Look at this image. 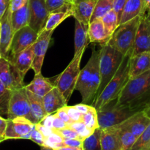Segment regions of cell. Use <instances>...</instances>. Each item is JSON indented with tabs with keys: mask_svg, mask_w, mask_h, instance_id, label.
I'll use <instances>...</instances> for the list:
<instances>
[{
	"mask_svg": "<svg viewBox=\"0 0 150 150\" xmlns=\"http://www.w3.org/2000/svg\"><path fill=\"white\" fill-rule=\"evenodd\" d=\"M124 57L125 56L121 52L109 44L101 45L99 56L100 84L98 89L96 98L102 93L108 82L112 79L114 75L118 71L124 59Z\"/></svg>",
	"mask_w": 150,
	"mask_h": 150,
	"instance_id": "obj_3",
	"label": "cell"
},
{
	"mask_svg": "<svg viewBox=\"0 0 150 150\" xmlns=\"http://www.w3.org/2000/svg\"><path fill=\"white\" fill-rule=\"evenodd\" d=\"M144 111L145 112H146V114L150 117V103L148 104V105L145 108V109L144 110Z\"/></svg>",
	"mask_w": 150,
	"mask_h": 150,
	"instance_id": "obj_53",
	"label": "cell"
},
{
	"mask_svg": "<svg viewBox=\"0 0 150 150\" xmlns=\"http://www.w3.org/2000/svg\"><path fill=\"white\" fill-rule=\"evenodd\" d=\"M114 0H98L91 18V21L96 19H101L108 12L113 10Z\"/></svg>",
	"mask_w": 150,
	"mask_h": 150,
	"instance_id": "obj_28",
	"label": "cell"
},
{
	"mask_svg": "<svg viewBox=\"0 0 150 150\" xmlns=\"http://www.w3.org/2000/svg\"><path fill=\"white\" fill-rule=\"evenodd\" d=\"M149 124L150 117L144 111H141L133 114L121 124L116 126L120 128L129 130L138 139Z\"/></svg>",
	"mask_w": 150,
	"mask_h": 150,
	"instance_id": "obj_15",
	"label": "cell"
},
{
	"mask_svg": "<svg viewBox=\"0 0 150 150\" xmlns=\"http://www.w3.org/2000/svg\"><path fill=\"white\" fill-rule=\"evenodd\" d=\"M98 0H73L72 11L76 21L89 24Z\"/></svg>",
	"mask_w": 150,
	"mask_h": 150,
	"instance_id": "obj_16",
	"label": "cell"
},
{
	"mask_svg": "<svg viewBox=\"0 0 150 150\" xmlns=\"http://www.w3.org/2000/svg\"><path fill=\"white\" fill-rule=\"evenodd\" d=\"M142 1L143 3L144 11L150 16V0H142Z\"/></svg>",
	"mask_w": 150,
	"mask_h": 150,
	"instance_id": "obj_51",
	"label": "cell"
},
{
	"mask_svg": "<svg viewBox=\"0 0 150 150\" xmlns=\"http://www.w3.org/2000/svg\"><path fill=\"white\" fill-rule=\"evenodd\" d=\"M7 116L9 120L21 117L28 119L34 124L38 123L32 114L25 86L12 90Z\"/></svg>",
	"mask_w": 150,
	"mask_h": 150,
	"instance_id": "obj_7",
	"label": "cell"
},
{
	"mask_svg": "<svg viewBox=\"0 0 150 150\" xmlns=\"http://www.w3.org/2000/svg\"><path fill=\"white\" fill-rule=\"evenodd\" d=\"M88 35L90 42L99 43L100 45L107 44L111 39V37L105 30L102 19H96L89 23Z\"/></svg>",
	"mask_w": 150,
	"mask_h": 150,
	"instance_id": "obj_22",
	"label": "cell"
},
{
	"mask_svg": "<svg viewBox=\"0 0 150 150\" xmlns=\"http://www.w3.org/2000/svg\"><path fill=\"white\" fill-rule=\"evenodd\" d=\"M146 51H150V16L145 13L142 15L132 57Z\"/></svg>",
	"mask_w": 150,
	"mask_h": 150,
	"instance_id": "obj_13",
	"label": "cell"
},
{
	"mask_svg": "<svg viewBox=\"0 0 150 150\" xmlns=\"http://www.w3.org/2000/svg\"><path fill=\"white\" fill-rule=\"evenodd\" d=\"M142 16L121 23L111 37L108 44L114 47L124 56L133 55L136 33Z\"/></svg>",
	"mask_w": 150,
	"mask_h": 150,
	"instance_id": "obj_4",
	"label": "cell"
},
{
	"mask_svg": "<svg viewBox=\"0 0 150 150\" xmlns=\"http://www.w3.org/2000/svg\"><path fill=\"white\" fill-rule=\"evenodd\" d=\"M150 141V124L146 127L144 133L137 139L130 150H141Z\"/></svg>",
	"mask_w": 150,
	"mask_h": 150,
	"instance_id": "obj_36",
	"label": "cell"
},
{
	"mask_svg": "<svg viewBox=\"0 0 150 150\" xmlns=\"http://www.w3.org/2000/svg\"><path fill=\"white\" fill-rule=\"evenodd\" d=\"M4 141H5V139H4L3 136H0V143H1L2 142H4Z\"/></svg>",
	"mask_w": 150,
	"mask_h": 150,
	"instance_id": "obj_56",
	"label": "cell"
},
{
	"mask_svg": "<svg viewBox=\"0 0 150 150\" xmlns=\"http://www.w3.org/2000/svg\"><path fill=\"white\" fill-rule=\"evenodd\" d=\"M54 150H83V147H72V146H64L62 147L57 148Z\"/></svg>",
	"mask_w": 150,
	"mask_h": 150,
	"instance_id": "obj_52",
	"label": "cell"
},
{
	"mask_svg": "<svg viewBox=\"0 0 150 150\" xmlns=\"http://www.w3.org/2000/svg\"><path fill=\"white\" fill-rule=\"evenodd\" d=\"M150 103V70L129 79L116 100L118 105L130 106L137 111H144Z\"/></svg>",
	"mask_w": 150,
	"mask_h": 150,
	"instance_id": "obj_1",
	"label": "cell"
},
{
	"mask_svg": "<svg viewBox=\"0 0 150 150\" xmlns=\"http://www.w3.org/2000/svg\"><path fill=\"white\" fill-rule=\"evenodd\" d=\"M67 127H68V125L62 120H61L59 117H57L55 114V117H54V121H53V129L54 130H62Z\"/></svg>",
	"mask_w": 150,
	"mask_h": 150,
	"instance_id": "obj_43",
	"label": "cell"
},
{
	"mask_svg": "<svg viewBox=\"0 0 150 150\" xmlns=\"http://www.w3.org/2000/svg\"><path fill=\"white\" fill-rule=\"evenodd\" d=\"M83 141L81 139H64V146H72V147H82L83 146Z\"/></svg>",
	"mask_w": 150,
	"mask_h": 150,
	"instance_id": "obj_46",
	"label": "cell"
},
{
	"mask_svg": "<svg viewBox=\"0 0 150 150\" xmlns=\"http://www.w3.org/2000/svg\"><path fill=\"white\" fill-rule=\"evenodd\" d=\"M54 130V129H53ZM54 132H56L57 133H58L59 135L62 136L64 139H81L80 136L79 135V133L76 131H75L73 129L70 128V127H67L64 129H62V130H54ZM83 141V140H82Z\"/></svg>",
	"mask_w": 150,
	"mask_h": 150,
	"instance_id": "obj_37",
	"label": "cell"
},
{
	"mask_svg": "<svg viewBox=\"0 0 150 150\" xmlns=\"http://www.w3.org/2000/svg\"><path fill=\"white\" fill-rule=\"evenodd\" d=\"M63 142H64V139L58 133L54 132V133L52 134H51L48 138L45 139L44 146H48V147L55 149L57 148L64 146V144Z\"/></svg>",
	"mask_w": 150,
	"mask_h": 150,
	"instance_id": "obj_35",
	"label": "cell"
},
{
	"mask_svg": "<svg viewBox=\"0 0 150 150\" xmlns=\"http://www.w3.org/2000/svg\"><path fill=\"white\" fill-rule=\"evenodd\" d=\"M145 13L142 0H127L122 13L120 24L142 16Z\"/></svg>",
	"mask_w": 150,
	"mask_h": 150,
	"instance_id": "obj_25",
	"label": "cell"
},
{
	"mask_svg": "<svg viewBox=\"0 0 150 150\" xmlns=\"http://www.w3.org/2000/svg\"><path fill=\"white\" fill-rule=\"evenodd\" d=\"M34 45V44H33ZM28 47L23 51L19 53L14 58L9 59L18 70L21 76L24 79L25 75L26 74L29 69L32 68L34 61V45Z\"/></svg>",
	"mask_w": 150,
	"mask_h": 150,
	"instance_id": "obj_19",
	"label": "cell"
},
{
	"mask_svg": "<svg viewBox=\"0 0 150 150\" xmlns=\"http://www.w3.org/2000/svg\"><path fill=\"white\" fill-rule=\"evenodd\" d=\"M89 25L85 24L82 22L76 20L75 23V54L74 56H78L83 54L86 47L90 42L88 35Z\"/></svg>",
	"mask_w": 150,
	"mask_h": 150,
	"instance_id": "obj_20",
	"label": "cell"
},
{
	"mask_svg": "<svg viewBox=\"0 0 150 150\" xmlns=\"http://www.w3.org/2000/svg\"><path fill=\"white\" fill-rule=\"evenodd\" d=\"M11 92L0 81V115H7Z\"/></svg>",
	"mask_w": 150,
	"mask_h": 150,
	"instance_id": "obj_32",
	"label": "cell"
},
{
	"mask_svg": "<svg viewBox=\"0 0 150 150\" xmlns=\"http://www.w3.org/2000/svg\"><path fill=\"white\" fill-rule=\"evenodd\" d=\"M119 130L120 138V150H130L134 145L137 138L129 130H125L115 126Z\"/></svg>",
	"mask_w": 150,
	"mask_h": 150,
	"instance_id": "obj_31",
	"label": "cell"
},
{
	"mask_svg": "<svg viewBox=\"0 0 150 150\" xmlns=\"http://www.w3.org/2000/svg\"><path fill=\"white\" fill-rule=\"evenodd\" d=\"M12 11L9 7L0 19L1 23V41H0V54L4 58L8 59L10 48L13 40L14 32L12 26Z\"/></svg>",
	"mask_w": 150,
	"mask_h": 150,
	"instance_id": "obj_14",
	"label": "cell"
},
{
	"mask_svg": "<svg viewBox=\"0 0 150 150\" xmlns=\"http://www.w3.org/2000/svg\"><path fill=\"white\" fill-rule=\"evenodd\" d=\"M41 150H54L52 148L48 147V146H41Z\"/></svg>",
	"mask_w": 150,
	"mask_h": 150,
	"instance_id": "obj_55",
	"label": "cell"
},
{
	"mask_svg": "<svg viewBox=\"0 0 150 150\" xmlns=\"http://www.w3.org/2000/svg\"><path fill=\"white\" fill-rule=\"evenodd\" d=\"M68 127L77 132L79 136H80L81 139L83 141L87 137H89V136H91L93 133V132L95 131V130L89 128L82 121L73 122L70 125H68Z\"/></svg>",
	"mask_w": 150,
	"mask_h": 150,
	"instance_id": "obj_34",
	"label": "cell"
},
{
	"mask_svg": "<svg viewBox=\"0 0 150 150\" xmlns=\"http://www.w3.org/2000/svg\"><path fill=\"white\" fill-rule=\"evenodd\" d=\"M101 130L97 128L91 136L85 139L83 142V150H101Z\"/></svg>",
	"mask_w": 150,
	"mask_h": 150,
	"instance_id": "obj_30",
	"label": "cell"
},
{
	"mask_svg": "<svg viewBox=\"0 0 150 150\" xmlns=\"http://www.w3.org/2000/svg\"><path fill=\"white\" fill-rule=\"evenodd\" d=\"M39 34L29 26H26L15 32L10 48L8 59H12L16 55L28 47L33 45Z\"/></svg>",
	"mask_w": 150,
	"mask_h": 150,
	"instance_id": "obj_8",
	"label": "cell"
},
{
	"mask_svg": "<svg viewBox=\"0 0 150 150\" xmlns=\"http://www.w3.org/2000/svg\"><path fill=\"white\" fill-rule=\"evenodd\" d=\"M35 127H36V128L42 133V136H44L45 139L48 138L50 135L52 134V133H54V130H53L52 128H49V127H45V125H43L40 122L35 124Z\"/></svg>",
	"mask_w": 150,
	"mask_h": 150,
	"instance_id": "obj_42",
	"label": "cell"
},
{
	"mask_svg": "<svg viewBox=\"0 0 150 150\" xmlns=\"http://www.w3.org/2000/svg\"><path fill=\"white\" fill-rule=\"evenodd\" d=\"M35 124L25 117H16L9 120L4 133V139H29L31 133Z\"/></svg>",
	"mask_w": 150,
	"mask_h": 150,
	"instance_id": "obj_9",
	"label": "cell"
},
{
	"mask_svg": "<svg viewBox=\"0 0 150 150\" xmlns=\"http://www.w3.org/2000/svg\"><path fill=\"white\" fill-rule=\"evenodd\" d=\"M82 114H85L89 111L91 108V105H87V104H85L81 103H79V104H76V105H74Z\"/></svg>",
	"mask_w": 150,
	"mask_h": 150,
	"instance_id": "obj_49",
	"label": "cell"
},
{
	"mask_svg": "<svg viewBox=\"0 0 150 150\" xmlns=\"http://www.w3.org/2000/svg\"><path fill=\"white\" fill-rule=\"evenodd\" d=\"M0 81L11 91L24 86L23 79L18 70L8 59L4 57L0 59Z\"/></svg>",
	"mask_w": 150,
	"mask_h": 150,
	"instance_id": "obj_11",
	"label": "cell"
},
{
	"mask_svg": "<svg viewBox=\"0 0 150 150\" xmlns=\"http://www.w3.org/2000/svg\"><path fill=\"white\" fill-rule=\"evenodd\" d=\"M10 0H0V19L10 7Z\"/></svg>",
	"mask_w": 150,
	"mask_h": 150,
	"instance_id": "obj_48",
	"label": "cell"
},
{
	"mask_svg": "<svg viewBox=\"0 0 150 150\" xmlns=\"http://www.w3.org/2000/svg\"><path fill=\"white\" fill-rule=\"evenodd\" d=\"M26 93H27L28 98H29V103H30L32 114L35 116L37 122H40L48 115L45 110L42 98H40L28 90H26Z\"/></svg>",
	"mask_w": 150,
	"mask_h": 150,
	"instance_id": "obj_27",
	"label": "cell"
},
{
	"mask_svg": "<svg viewBox=\"0 0 150 150\" xmlns=\"http://www.w3.org/2000/svg\"><path fill=\"white\" fill-rule=\"evenodd\" d=\"M55 86V83H52L49 79L43 77L41 73H39V74H35L33 80L31 81L30 83L25 86V88L26 90L32 92L35 95L40 98H43Z\"/></svg>",
	"mask_w": 150,
	"mask_h": 150,
	"instance_id": "obj_21",
	"label": "cell"
},
{
	"mask_svg": "<svg viewBox=\"0 0 150 150\" xmlns=\"http://www.w3.org/2000/svg\"><path fill=\"white\" fill-rule=\"evenodd\" d=\"M64 107V108H61V109L58 110V111H57L55 114L57 117H59L60 119H61V120H62L63 121L65 122L67 125H70V123L73 122V121H72L71 119H70V117H69L68 114H67V111H66V109Z\"/></svg>",
	"mask_w": 150,
	"mask_h": 150,
	"instance_id": "obj_44",
	"label": "cell"
},
{
	"mask_svg": "<svg viewBox=\"0 0 150 150\" xmlns=\"http://www.w3.org/2000/svg\"><path fill=\"white\" fill-rule=\"evenodd\" d=\"M72 1L73 0H45L47 7L50 13L66 4H71Z\"/></svg>",
	"mask_w": 150,
	"mask_h": 150,
	"instance_id": "obj_38",
	"label": "cell"
},
{
	"mask_svg": "<svg viewBox=\"0 0 150 150\" xmlns=\"http://www.w3.org/2000/svg\"><path fill=\"white\" fill-rule=\"evenodd\" d=\"M101 19H102V21L103 23V25L105 26L107 33H108V35L110 37H111V35L114 34V32H115L116 29H117V27L120 24L118 16L112 10L110 12H108Z\"/></svg>",
	"mask_w": 150,
	"mask_h": 150,
	"instance_id": "obj_29",
	"label": "cell"
},
{
	"mask_svg": "<svg viewBox=\"0 0 150 150\" xmlns=\"http://www.w3.org/2000/svg\"><path fill=\"white\" fill-rule=\"evenodd\" d=\"M1 57H1V54H0V59H1Z\"/></svg>",
	"mask_w": 150,
	"mask_h": 150,
	"instance_id": "obj_58",
	"label": "cell"
},
{
	"mask_svg": "<svg viewBox=\"0 0 150 150\" xmlns=\"http://www.w3.org/2000/svg\"><path fill=\"white\" fill-rule=\"evenodd\" d=\"M11 20L14 33L24 26H29L30 20L29 1L20 9L12 12Z\"/></svg>",
	"mask_w": 150,
	"mask_h": 150,
	"instance_id": "obj_26",
	"label": "cell"
},
{
	"mask_svg": "<svg viewBox=\"0 0 150 150\" xmlns=\"http://www.w3.org/2000/svg\"><path fill=\"white\" fill-rule=\"evenodd\" d=\"M45 110L48 114H54L67 105V102L57 86L42 98Z\"/></svg>",
	"mask_w": 150,
	"mask_h": 150,
	"instance_id": "obj_17",
	"label": "cell"
},
{
	"mask_svg": "<svg viewBox=\"0 0 150 150\" xmlns=\"http://www.w3.org/2000/svg\"><path fill=\"white\" fill-rule=\"evenodd\" d=\"M0 41H1V23H0Z\"/></svg>",
	"mask_w": 150,
	"mask_h": 150,
	"instance_id": "obj_57",
	"label": "cell"
},
{
	"mask_svg": "<svg viewBox=\"0 0 150 150\" xmlns=\"http://www.w3.org/2000/svg\"><path fill=\"white\" fill-rule=\"evenodd\" d=\"M70 16H73L72 3L51 12L43 30H54L62 22Z\"/></svg>",
	"mask_w": 150,
	"mask_h": 150,
	"instance_id": "obj_24",
	"label": "cell"
},
{
	"mask_svg": "<svg viewBox=\"0 0 150 150\" xmlns=\"http://www.w3.org/2000/svg\"><path fill=\"white\" fill-rule=\"evenodd\" d=\"M65 109L67 111V114H68L69 117L71 119L73 122H81L82 121L83 119V114L74 106H69V105H66Z\"/></svg>",
	"mask_w": 150,
	"mask_h": 150,
	"instance_id": "obj_39",
	"label": "cell"
},
{
	"mask_svg": "<svg viewBox=\"0 0 150 150\" xmlns=\"http://www.w3.org/2000/svg\"><path fill=\"white\" fill-rule=\"evenodd\" d=\"M141 150H150V141L149 142H148L147 144L146 145V146H144V148H142Z\"/></svg>",
	"mask_w": 150,
	"mask_h": 150,
	"instance_id": "obj_54",
	"label": "cell"
},
{
	"mask_svg": "<svg viewBox=\"0 0 150 150\" xmlns=\"http://www.w3.org/2000/svg\"><path fill=\"white\" fill-rule=\"evenodd\" d=\"M31 28L40 33L45 28L50 12L46 5L45 0H29Z\"/></svg>",
	"mask_w": 150,
	"mask_h": 150,
	"instance_id": "obj_10",
	"label": "cell"
},
{
	"mask_svg": "<svg viewBox=\"0 0 150 150\" xmlns=\"http://www.w3.org/2000/svg\"><path fill=\"white\" fill-rule=\"evenodd\" d=\"M83 54L74 56L72 61L64 71L58 76L55 81V85L60 91L64 98L68 102L76 89V83L81 73L80 64Z\"/></svg>",
	"mask_w": 150,
	"mask_h": 150,
	"instance_id": "obj_6",
	"label": "cell"
},
{
	"mask_svg": "<svg viewBox=\"0 0 150 150\" xmlns=\"http://www.w3.org/2000/svg\"><path fill=\"white\" fill-rule=\"evenodd\" d=\"M7 125V119H4L0 115V136L4 137L5 133L6 127Z\"/></svg>",
	"mask_w": 150,
	"mask_h": 150,
	"instance_id": "obj_50",
	"label": "cell"
},
{
	"mask_svg": "<svg viewBox=\"0 0 150 150\" xmlns=\"http://www.w3.org/2000/svg\"><path fill=\"white\" fill-rule=\"evenodd\" d=\"M82 122L89 128L92 129L93 130H96L97 128H99L98 111H97V109L93 105H91L89 111L86 114H83Z\"/></svg>",
	"mask_w": 150,
	"mask_h": 150,
	"instance_id": "obj_33",
	"label": "cell"
},
{
	"mask_svg": "<svg viewBox=\"0 0 150 150\" xmlns=\"http://www.w3.org/2000/svg\"><path fill=\"white\" fill-rule=\"evenodd\" d=\"M116 100H113L98 110L99 127L100 129L108 128L121 124L131 116L139 112L130 106L118 105Z\"/></svg>",
	"mask_w": 150,
	"mask_h": 150,
	"instance_id": "obj_5",
	"label": "cell"
},
{
	"mask_svg": "<svg viewBox=\"0 0 150 150\" xmlns=\"http://www.w3.org/2000/svg\"><path fill=\"white\" fill-rule=\"evenodd\" d=\"M54 30H42L34 43V61L32 69L35 74L41 73L45 54L49 46L51 37Z\"/></svg>",
	"mask_w": 150,
	"mask_h": 150,
	"instance_id": "obj_12",
	"label": "cell"
},
{
	"mask_svg": "<svg viewBox=\"0 0 150 150\" xmlns=\"http://www.w3.org/2000/svg\"><path fill=\"white\" fill-rule=\"evenodd\" d=\"M30 140L32 141L33 142L36 143L37 144H38L40 146H44V142H45V138L42 136V133L36 128L35 127L33 128V130H32V133H31V138Z\"/></svg>",
	"mask_w": 150,
	"mask_h": 150,
	"instance_id": "obj_40",
	"label": "cell"
},
{
	"mask_svg": "<svg viewBox=\"0 0 150 150\" xmlns=\"http://www.w3.org/2000/svg\"><path fill=\"white\" fill-rule=\"evenodd\" d=\"M150 70V51L141 53L130 57V79H134Z\"/></svg>",
	"mask_w": 150,
	"mask_h": 150,
	"instance_id": "obj_18",
	"label": "cell"
},
{
	"mask_svg": "<svg viewBox=\"0 0 150 150\" xmlns=\"http://www.w3.org/2000/svg\"><path fill=\"white\" fill-rule=\"evenodd\" d=\"M131 56H125L124 59L114 77L108 82L102 93L96 98L93 106L97 111L105 105L118 98L119 95L124 89L130 79V62Z\"/></svg>",
	"mask_w": 150,
	"mask_h": 150,
	"instance_id": "obj_2",
	"label": "cell"
},
{
	"mask_svg": "<svg viewBox=\"0 0 150 150\" xmlns=\"http://www.w3.org/2000/svg\"><path fill=\"white\" fill-rule=\"evenodd\" d=\"M101 150H120L119 130L114 127L101 129Z\"/></svg>",
	"mask_w": 150,
	"mask_h": 150,
	"instance_id": "obj_23",
	"label": "cell"
},
{
	"mask_svg": "<svg viewBox=\"0 0 150 150\" xmlns=\"http://www.w3.org/2000/svg\"><path fill=\"white\" fill-rule=\"evenodd\" d=\"M54 117H55V114H48V115L40 122V123H42V124L43 125H45V127L53 129V121H54Z\"/></svg>",
	"mask_w": 150,
	"mask_h": 150,
	"instance_id": "obj_47",
	"label": "cell"
},
{
	"mask_svg": "<svg viewBox=\"0 0 150 150\" xmlns=\"http://www.w3.org/2000/svg\"><path fill=\"white\" fill-rule=\"evenodd\" d=\"M29 0H10V7L12 12L18 10L28 3Z\"/></svg>",
	"mask_w": 150,
	"mask_h": 150,
	"instance_id": "obj_45",
	"label": "cell"
},
{
	"mask_svg": "<svg viewBox=\"0 0 150 150\" xmlns=\"http://www.w3.org/2000/svg\"><path fill=\"white\" fill-rule=\"evenodd\" d=\"M127 0H114V5H113V10L117 14L119 20H121L122 13L123 9L126 4Z\"/></svg>",
	"mask_w": 150,
	"mask_h": 150,
	"instance_id": "obj_41",
	"label": "cell"
}]
</instances>
